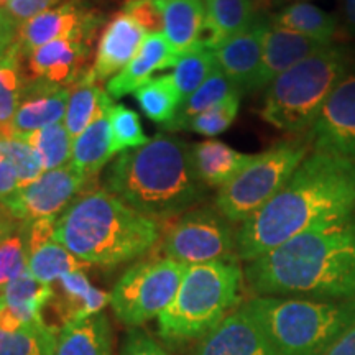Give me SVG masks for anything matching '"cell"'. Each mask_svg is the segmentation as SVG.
Segmentation results:
<instances>
[{
    "label": "cell",
    "instance_id": "5b68a950",
    "mask_svg": "<svg viewBox=\"0 0 355 355\" xmlns=\"http://www.w3.org/2000/svg\"><path fill=\"white\" fill-rule=\"evenodd\" d=\"M242 306L277 355H324L355 321V300L255 296Z\"/></svg>",
    "mask_w": 355,
    "mask_h": 355
},
{
    "label": "cell",
    "instance_id": "52a82bcc",
    "mask_svg": "<svg viewBox=\"0 0 355 355\" xmlns=\"http://www.w3.org/2000/svg\"><path fill=\"white\" fill-rule=\"evenodd\" d=\"M349 71L343 50L326 46L306 58L266 87L261 119L282 132L300 133L313 127L331 92Z\"/></svg>",
    "mask_w": 355,
    "mask_h": 355
},
{
    "label": "cell",
    "instance_id": "484cf974",
    "mask_svg": "<svg viewBox=\"0 0 355 355\" xmlns=\"http://www.w3.org/2000/svg\"><path fill=\"white\" fill-rule=\"evenodd\" d=\"M206 28L204 44L214 48L224 40L243 32L254 24V0H204Z\"/></svg>",
    "mask_w": 355,
    "mask_h": 355
},
{
    "label": "cell",
    "instance_id": "e575fe53",
    "mask_svg": "<svg viewBox=\"0 0 355 355\" xmlns=\"http://www.w3.org/2000/svg\"><path fill=\"white\" fill-rule=\"evenodd\" d=\"M239 107H241V92H235L214 107L204 110V112L191 119H186V121L170 122L165 128L168 130H189L204 137H216L232 125L237 119Z\"/></svg>",
    "mask_w": 355,
    "mask_h": 355
},
{
    "label": "cell",
    "instance_id": "74e56055",
    "mask_svg": "<svg viewBox=\"0 0 355 355\" xmlns=\"http://www.w3.org/2000/svg\"><path fill=\"white\" fill-rule=\"evenodd\" d=\"M0 155H3L15 168L20 188L33 183L44 173L43 162L37 150L24 137L0 133Z\"/></svg>",
    "mask_w": 355,
    "mask_h": 355
},
{
    "label": "cell",
    "instance_id": "44dd1931",
    "mask_svg": "<svg viewBox=\"0 0 355 355\" xmlns=\"http://www.w3.org/2000/svg\"><path fill=\"white\" fill-rule=\"evenodd\" d=\"M178 60L180 56L173 51L163 32L148 33L130 63L107 83V94L112 99H121L135 92L141 84L148 81L155 71L176 66Z\"/></svg>",
    "mask_w": 355,
    "mask_h": 355
},
{
    "label": "cell",
    "instance_id": "ba28073f",
    "mask_svg": "<svg viewBox=\"0 0 355 355\" xmlns=\"http://www.w3.org/2000/svg\"><path fill=\"white\" fill-rule=\"evenodd\" d=\"M308 152L309 144L304 141H283L255 155L232 181L219 189L217 211L227 220L242 224L288 183Z\"/></svg>",
    "mask_w": 355,
    "mask_h": 355
},
{
    "label": "cell",
    "instance_id": "9c48e42d",
    "mask_svg": "<svg viewBox=\"0 0 355 355\" xmlns=\"http://www.w3.org/2000/svg\"><path fill=\"white\" fill-rule=\"evenodd\" d=\"M186 268V265L165 257L130 266L110 291V308L115 318L128 327H140L158 319L176 296Z\"/></svg>",
    "mask_w": 355,
    "mask_h": 355
},
{
    "label": "cell",
    "instance_id": "5bb4252c",
    "mask_svg": "<svg viewBox=\"0 0 355 355\" xmlns=\"http://www.w3.org/2000/svg\"><path fill=\"white\" fill-rule=\"evenodd\" d=\"M191 355H277V352L241 304L199 339Z\"/></svg>",
    "mask_w": 355,
    "mask_h": 355
},
{
    "label": "cell",
    "instance_id": "3957f363",
    "mask_svg": "<svg viewBox=\"0 0 355 355\" xmlns=\"http://www.w3.org/2000/svg\"><path fill=\"white\" fill-rule=\"evenodd\" d=\"M105 188L155 220L184 214L204 198L206 184L193 162V145L158 133L127 150L109 168Z\"/></svg>",
    "mask_w": 355,
    "mask_h": 355
},
{
    "label": "cell",
    "instance_id": "4dcf8cb0",
    "mask_svg": "<svg viewBox=\"0 0 355 355\" xmlns=\"http://www.w3.org/2000/svg\"><path fill=\"white\" fill-rule=\"evenodd\" d=\"M133 94H135V101L139 102L141 112L150 121L163 127L176 117L178 110L181 107L180 94H178L171 74L148 79Z\"/></svg>",
    "mask_w": 355,
    "mask_h": 355
},
{
    "label": "cell",
    "instance_id": "8992f818",
    "mask_svg": "<svg viewBox=\"0 0 355 355\" xmlns=\"http://www.w3.org/2000/svg\"><path fill=\"white\" fill-rule=\"evenodd\" d=\"M242 282L239 261L189 265L171 304L159 314V336L171 343L199 340L239 308Z\"/></svg>",
    "mask_w": 355,
    "mask_h": 355
},
{
    "label": "cell",
    "instance_id": "2e32d148",
    "mask_svg": "<svg viewBox=\"0 0 355 355\" xmlns=\"http://www.w3.org/2000/svg\"><path fill=\"white\" fill-rule=\"evenodd\" d=\"M270 24L254 21L247 30L212 48L216 63L239 91H252L263 56L265 35Z\"/></svg>",
    "mask_w": 355,
    "mask_h": 355
},
{
    "label": "cell",
    "instance_id": "4fadbf2b",
    "mask_svg": "<svg viewBox=\"0 0 355 355\" xmlns=\"http://www.w3.org/2000/svg\"><path fill=\"white\" fill-rule=\"evenodd\" d=\"M96 26L97 20L91 13L83 12L74 3H63L21 24L17 44L21 56H28L37 48L56 40H79L91 44Z\"/></svg>",
    "mask_w": 355,
    "mask_h": 355
},
{
    "label": "cell",
    "instance_id": "60d3db41",
    "mask_svg": "<svg viewBox=\"0 0 355 355\" xmlns=\"http://www.w3.org/2000/svg\"><path fill=\"white\" fill-rule=\"evenodd\" d=\"M122 12L139 21L148 33L163 32V17L157 0H127Z\"/></svg>",
    "mask_w": 355,
    "mask_h": 355
},
{
    "label": "cell",
    "instance_id": "8fae6325",
    "mask_svg": "<svg viewBox=\"0 0 355 355\" xmlns=\"http://www.w3.org/2000/svg\"><path fill=\"white\" fill-rule=\"evenodd\" d=\"M91 181L92 178H87L69 163L56 170L44 171L33 183L19 188L2 204L15 219L25 224L48 217H60L83 193L86 183Z\"/></svg>",
    "mask_w": 355,
    "mask_h": 355
},
{
    "label": "cell",
    "instance_id": "7dc6e473",
    "mask_svg": "<svg viewBox=\"0 0 355 355\" xmlns=\"http://www.w3.org/2000/svg\"><path fill=\"white\" fill-rule=\"evenodd\" d=\"M19 224H20L19 219H15L13 216L8 217L6 222H2V224H0V239H2L3 235H7L8 232H10V230L15 229Z\"/></svg>",
    "mask_w": 355,
    "mask_h": 355
},
{
    "label": "cell",
    "instance_id": "9a60e30c",
    "mask_svg": "<svg viewBox=\"0 0 355 355\" xmlns=\"http://www.w3.org/2000/svg\"><path fill=\"white\" fill-rule=\"evenodd\" d=\"M56 219L48 217L28 224V272L44 285H53L64 275L84 272L91 266L56 241Z\"/></svg>",
    "mask_w": 355,
    "mask_h": 355
},
{
    "label": "cell",
    "instance_id": "ab89813d",
    "mask_svg": "<svg viewBox=\"0 0 355 355\" xmlns=\"http://www.w3.org/2000/svg\"><path fill=\"white\" fill-rule=\"evenodd\" d=\"M109 119L110 133H112V150L115 155L127 152L130 148H139V146L145 145L150 140L145 135L139 114L133 112L125 105H112Z\"/></svg>",
    "mask_w": 355,
    "mask_h": 355
},
{
    "label": "cell",
    "instance_id": "f1b7e54d",
    "mask_svg": "<svg viewBox=\"0 0 355 355\" xmlns=\"http://www.w3.org/2000/svg\"><path fill=\"white\" fill-rule=\"evenodd\" d=\"M273 26L290 30V32L304 35L319 43L329 44L336 35V19L331 13L309 2L291 3L278 12L272 20Z\"/></svg>",
    "mask_w": 355,
    "mask_h": 355
},
{
    "label": "cell",
    "instance_id": "cb8c5ba5",
    "mask_svg": "<svg viewBox=\"0 0 355 355\" xmlns=\"http://www.w3.org/2000/svg\"><path fill=\"white\" fill-rule=\"evenodd\" d=\"M56 355H112V329L104 311L64 322Z\"/></svg>",
    "mask_w": 355,
    "mask_h": 355
},
{
    "label": "cell",
    "instance_id": "1f68e13d",
    "mask_svg": "<svg viewBox=\"0 0 355 355\" xmlns=\"http://www.w3.org/2000/svg\"><path fill=\"white\" fill-rule=\"evenodd\" d=\"M58 334L44 319L19 331L0 329V355H56Z\"/></svg>",
    "mask_w": 355,
    "mask_h": 355
},
{
    "label": "cell",
    "instance_id": "ac0fdd59",
    "mask_svg": "<svg viewBox=\"0 0 355 355\" xmlns=\"http://www.w3.org/2000/svg\"><path fill=\"white\" fill-rule=\"evenodd\" d=\"M91 44L79 40H56L28 55V79H42L56 87H68L84 74Z\"/></svg>",
    "mask_w": 355,
    "mask_h": 355
},
{
    "label": "cell",
    "instance_id": "4316f807",
    "mask_svg": "<svg viewBox=\"0 0 355 355\" xmlns=\"http://www.w3.org/2000/svg\"><path fill=\"white\" fill-rule=\"evenodd\" d=\"M112 105L107 91H102L97 81L86 73L69 92L64 115L66 130L73 139H76L97 117L110 110Z\"/></svg>",
    "mask_w": 355,
    "mask_h": 355
},
{
    "label": "cell",
    "instance_id": "7a4b0ae2",
    "mask_svg": "<svg viewBox=\"0 0 355 355\" xmlns=\"http://www.w3.org/2000/svg\"><path fill=\"white\" fill-rule=\"evenodd\" d=\"M257 296L355 300V219L306 230L247 261Z\"/></svg>",
    "mask_w": 355,
    "mask_h": 355
},
{
    "label": "cell",
    "instance_id": "d590c367",
    "mask_svg": "<svg viewBox=\"0 0 355 355\" xmlns=\"http://www.w3.org/2000/svg\"><path fill=\"white\" fill-rule=\"evenodd\" d=\"M25 272H28V224L20 222L0 239V293Z\"/></svg>",
    "mask_w": 355,
    "mask_h": 355
},
{
    "label": "cell",
    "instance_id": "603a6c76",
    "mask_svg": "<svg viewBox=\"0 0 355 355\" xmlns=\"http://www.w3.org/2000/svg\"><path fill=\"white\" fill-rule=\"evenodd\" d=\"M58 290L50 304L55 306L56 314L63 319V324L73 319H81L102 313L110 304V293L99 290L89 282L84 272H73L58 279Z\"/></svg>",
    "mask_w": 355,
    "mask_h": 355
},
{
    "label": "cell",
    "instance_id": "f907efd6",
    "mask_svg": "<svg viewBox=\"0 0 355 355\" xmlns=\"http://www.w3.org/2000/svg\"><path fill=\"white\" fill-rule=\"evenodd\" d=\"M0 8H3V0H0Z\"/></svg>",
    "mask_w": 355,
    "mask_h": 355
},
{
    "label": "cell",
    "instance_id": "83f0119b",
    "mask_svg": "<svg viewBox=\"0 0 355 355\" xmlns=\"http://www.w3.org/2000/svg\"><path fill=\"white\" fill-rule=\"evenodd\" d=\"M112 109V107H110ZM107 110L97 117L94 122L73 141V157L71 163L83 171L87 178H94L114 157L112 133Z\"/></svg>",
    "mask_w": 355,
    "mask_h": 355
},
{
    "label": "cell",
    "instance_id": "8d00e7d4",
    "mask_svg": "<svg viewBox=\"0 0 355 355\" xmlns=\"http://www.w3.org/2000/svg\"><path fill=\"white\" fill-rule=\"evenodd\" d=\"M235 92H241L237 87L234 86V83L222 73V69L217 66L212 69L209 78L201 84V87L189 97L188 101L181 105L178 110L176 117L171 122H181L186 119L194 117V115L204 112V110L214 107L219 102L225 101L229 96L235 94ZM168 125V123H166Z\"/></svg>",
    "mask_w": 355,
    "mask_h": 355
},
{
    "label": "cell",
    "instance_id": "f6af8a7d",
    "mask_svg": "<svg viewBox=\"0 0 355 355\" xmlns=\"http://www.w3.org/2000/svg\"><path fill=\"white\" fill-rule=\"evenodd\" d=\"M324 355H355V321L337 337V340Z\"/></svg>",
    "mask_w": 355,
    "mask_h": 355
},
{
    "label": "cell",
    "instance_id": "bcb514c9",
    "mask_svg": "<svg viewBox=\"0 0 355 355\" xmlns=\"http://www.w3.org/2000/svg\"><path fill=\"white\" fill-rule=\"evenodd\" d=\"M344 15L347 24L355 28V0H344Z\"/></svg>",
    "mask_w": 355,
    "mask_h": 355
},
{
    "label": "cell",
    "instance_id": "d6986e66",
    "mask_svg": "<svg viewBox=\"0 0 355 355\" xmlns=\"http://www.w3.org/2000/svg\"><path fill=\"white\" fill-rule=\"evenodd\" d=\"M146 35L148 32L130 15L117 13L101 35L94 64L87 71L89 76L99 83L121 73L140 50Z\"/></svg>",
    "mask_w": 355,
    "mask_h": 355
},
{
    "label": "cell",
    "instance_id": "f546056e",
    "mask_svg": "<svg viewBox=\"0 0 355 355\" xmlns=\"http://www.w3.org/2000/svg\"><path fill=\"white\" fill-rule=\"evenodd\" d=\"M26 83L28 78L21 69V51L15 42L0 53V133H6L19 109Z\"/></svg>",
    "mask_w": 355,
    "mask_h": 355
},
{
    "label": "cell",
    "instance_id": "681fc988",
    "mask_svg": "<svg viewBox=\"0 0 355 355\" xmlns=\"http://www.w3.org/2000/svg\"><path fill=\"white\" fill-rule=\"evenodd\" d=\"M8 2H13V0H3V7H6V6H7V3H8Z\"/></svg>",
    "mask_w": 355,
    "mask_h": 355
},
{
    "label": "cell",
    "instance_id": "816d5d0a",
    "mask_svg": "<svg viewBox=\"0 0 355 355\" xmlns=\"http://www.w3.org/2000/svg\"><path fill=\"white\" fill-rule=\"evenodd\" d=\"M303 2H306V0H303Z\"/></svg>",
    "mask_w": 355,
    "mask_h": 355
},
{
    "label": "cell",
    "instance_id": "f35d334b",
    "mask_svg": "<svg viewBox=\"0 0 355 355\" xmlns=\"http://www.w3.org/2000/svg\"><path fill=\"white\" fill-rule=\"evenodd\" d=\"M53 295H55L53 285H44L33 278L32 273L25 272L12 283H8L6 290L0 293V298L15 308L42 313L44 306L50 304Z\"/></svg>",
    "mask_w": 355,
    "mask_h": 355
},
{
    "label": "cell",
    "instance_id": "ffe728a7",
    "mask_svg": "<svg viewBox=\"0 0 355 355\" xmlns=\"http://www.w3.org/2000/svg\"><path fill=\"white\" fill-rule=\"evenodd\" d=\"M329 44L319 43L316 40L304 37V35L290 32V30L278 28L272 24L268 25L263 43V56L259 76L255 79L252 91L268 87L279 74L291 69L306 58L316 55Z\"/></svg>",
    "mask_w": 355,
    "mask_h": 355
},
{
    "label": "cell",
    "instance_id": "f5cc1de1",
    "mask_svg": "<svg viewBox=\"0 0 355 355\" xmlns=\"http://www.w3.org/2000/svg\"><path fill=\"white\" fill-rule=\"evenodd\" d=\"M282 2H283V0H282Z\"/></svg>",
    "mask_w": 355,
    "mask_h": 355
},
{
    "label": "cell",
    "instance_id": "e0dca14e",
    "mask_svg": "<svg viewBox=\"0 0 355 355\" xmlns=\"http://www.w3.org/2000/svg\"><path fill=\"white\" fill-rule=\"evenodd\" d=\"M69 92V87H56L42 79H28L19 109L2 135L24 137L60 123L66 115Z\"/></svg>",
    "mask_w": 355,
    "mask_h": 355
},
{
    "label": "cell",
    "instance_id": "6da1fadb",
    "mask_svg": "<svg viewBox=\"0 0 355 355\" xmlns=\"http://www.w3.org/2000/svg\"><path fill=\"white\" fill-rule=\"evenodd\" d=\"M355 212V159L314 152L288 183L239 225V260L252 261L306 230L350 219Z\"/></svg>",
    "mask_w": 355,
    "mask_h": 355
},
{
    "label": "cell",
    "instance_id": "277c9868",
    "mask_svg": "<svg viewBox=\"0 0 355 355\" xmlns=\"http://www.w3.org/2000/svg\"><path fill=\"white\" fill-rule=\"evenodd\" d=\"M55 237L87 265L112 268L152 250L162 229L110 191L87 189L58 217Z\"/></svg>",
    "mask_w": 355,
    "mask_h": 355
},
{
    "label": "cell",
    "instance_id": "c3c4849f",
    "mask_svg": "<svg viewBox=\"0 0 355 355\" xmlns=\"http://www.w3.org/2000/svg\"><path fill=\"white\" fill-rule=\"evenodd\" d=\"M8 217H12V214H10V211L7 209L6 206H3L2 202H0V224H2V222H6Z\"/></svg>",
    "mask_w": 355,
    "mask_h": 355
},
{
    "label": "cell",
    "instance_id": "d6a6232c",
    "mask_svg": "<svg viewBox=\"0 0 355 355\" xmlns=\"http://www.w3.org/2000/svg\"><path fill=\"white\" fill-rule=\"evenodd\" d=\"M214 68V51L204 43L196 44L193 50L184 53L178 60L175 71L171 73V78L176 86L178 94H180L181 105L201 87V84L209 78V74Z\"/></svg>",
    "mask_w": 355,
    "mask_h": 355
},
{
    "label": "cell",
    "instance_id": "7402d4cb",
    "mask_svg": "<svg viewBox=\"0 0 355 355\" xmlns=\"http://www.w3.org/2000/svg\"><path fill=\"white\" fill-rule=\"evenodd\" d=\"M163 17V35L178 56L202 42L206 28L204 0H157Z\"/></svg>",
    "mask_w": 355,
    "mask_h": 355
},
{
    "label": "cell",
    "instance_id": "ee69618b",
    "mask_svg": "<svg viewBox=\"0 0 355 355\" xmlns=\"http://www.w3.org/2000/svg\"><path fill=\"white\" fill-rule=\"evenodd\" d=\"M19 188L20 183L15 168L3 155H0V202H6L8 198H12L19 191Z\"/></svg>",
    "mask_w": 355,
    "mask_h": 355
},
{
    "label": "cell",
    "instance_id": "7c38bea8",
    "mask_svg": "<svg viewBox=\"0 0 355 355\" xmlns=\"http://www.w3.org/2000/svg\"><path fill=\"white\" fill-rule=\"evenodd\" d=\"M316 152L355 159V71H347L309 128Z\"/></svg>",
    "mask_w": 355,
    "mask_h": 355
},
{
    "label": "cell",
    "instance_id": "30bf717a",
    "mask_svg": "<svg viewBox=\"0 0 355 355\" xmlns=\"http://www.w3.org/2000/svg\"><path fill=\"white\" fill-rule=\"evenodd\" d=\"M232 222L211 207L189 209L173 220L159 242V254L178 263L239 261Z\"/></svg>",
    "mask_w": 355,
    "mask_h": 355
},
{
    "label": "cell",
    "instance_id": "d4e9b609",
    "mask_svg": "<svg viewBox=\"0 0 355 355\" xmlns=\"http://www.w3.org/2000/svg\"><path fill=\"white\" fill-rule=\"evenodd\" d=\"M255 155L237 152L219 140L193 145V162L199 180L209 188H222L254 159Z\"/></svg>",
    "mask_w": 355,
    "mask_h": 355
},
{
    "label": "cell",
    "instance_id": "b9f144b4",
    "mask_svg": "<svg viewBox=\"0 0 355 355\" xmlns=\"http://www.w3.org/2000/svg\"><path fill=\"white\" fill-rule=\"evenodd\" d=\"M119 355H170L158 340L140 327H130L123 336Z\"/></svg>",
    "mask_w": 355,
    "mask_h": 355
},
{
    "label": "cell",
    "instance_id": "836d02e7",
    "mask_svg": "<svg viewBox=\"0 0 355 355\" xmlns=\"http://www.w3.org/2000/svg\"><path fill=\"white\" fill-rule=\"evenodd\" d=\"M24 139L37 150L43 162L44 171L56 170L71 163L73 157V144L69 132L66 130L64 123H53L50 127L40 128Z\"/></svg>",
    "mask_w": 355,
    "mask_h": 355
},
{
    "label": "cell",
    "instance_id": "7bdbcfd3",
    "mask_svg": "<svg viewBox=\"0 0 355 355\" xmlns=\"http://www.w3.org/2000/svg\"><path fill=\"white\" fill-rule=\"evenodd\" d=\"M61 0H13V2H8L3 10H6L8 15L12 17L17 24L21 25L25 21H28L33 17L40 15V13L50 10L60 3Z\"/></svg>",
    "mask_w": 355,
    "mask_h": 355
}]
</instances>
